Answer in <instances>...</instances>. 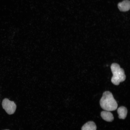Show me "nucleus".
<instances>
[{"mask_svg":"<svg viewBox=\"0 0 130 130\" xmlns=\"http://www.w3.org/2000/svg\"><path fill=\"white\" fill-rule=\"evenodd\" d=\"M2 105L3 108L9 115L13 114L16 108V105L14 102L10 101L7 98H5L3 100Z\"/></svg>","mask_w":130,"mask_h":130,"instance_id":"3","label":"nucleus"},{"mask_svg":"<svg viewBox=\"0 0 130 130\" xmlns=\"http://www.w3.org/2000/svg\"><path fill=\"white\" fill-rule=\"evenodd\" d=\"M113 74L111 81L114 85H118L120 82L124 81L126 76L124 69L120 67L118 64L116 63L112 64L110 67Z\"/></svg>","mask_w":130,"mask_h":130,"instance_id":"2","label":"nucleus"},{"mask_svg":"<svg viewBox=\"0 0 130 130\" xmlns=\"http://www.w3.org/2000/svg\"><path fill=\"white\" fill-rule=\"evenodd\" d=\"M127 109L125 107L121 106L119 107L117 110L119 118L120 119H125L127 116Z\"/></svg>","mask_w":130,"mask_h":130,"instance_id":"6","label":"nucleus"},{"mask_svg":"<svg viewBox=\"0 0 130 130\" xmlns=\"http://www.w3.org/2000/svg\"></svg>","mask_w":130,"mask_h":130,"instance_id":"8","label":"nucleus"},{"mask_svg":"<svg viewBox=\"0 0 130 130\" xmlns=\"http://www.w3.org/2000/svg\"><path fill=\"white\" fill-rule=\"evenodd\" d=\"M100 105L105 110L112 111L116 110L118 106L117 103L112 93L109 91L104 92L100 101Z\"/></svg>","mask_w":130,"mask_h":130,"instance_id":"1","label":"nucleus"},{"mask_svg":"<svg viewBox=\"0 0 130 130\" xmlns=\"http://www.w3.org/2000/svg\"><path fill=\"white\" fill-rule=\"evenodd\" d=\"M101 115L102 118L107 122H112L114 119L113 115L109 111H102L101 112Z\"/></svg>","mask_w":130,"mask_h":130,"instance_id":"5","label":"nucleus"},{"mask_svg":"<svg viewBox=\"0 0 130 130\" xmlns=\"http://www.w3.org/2000/svg\"><path fill=\"white\" fill-rule=\"evenodd\" d=\"M118 7L119 10L121 11L125 12L129 11L130 8V0H124L119 3L118 4Z\"/></svg>","mask_w":130,"mask_h":130,"instance_id":"4","label":"nucleus"},{"mask_svg":"<svg viewBox=\"0 0 130 130\" xmlns=\"http://www.w3.org/2000/svg\"><path fill=\"white\" fill-rule=\"evenodd\" d=\"M97 126L95 123L92 121H89L82 127V130H96Z\"/></svg>","mask_w":130,"mask_h":130,"instance_id":"7","label":"nucleus"}]
</instances>
